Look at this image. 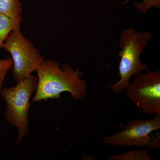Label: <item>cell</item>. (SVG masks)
<instances>
[{
	"mask_svg": "<svg viewBox=\"0 0 160 160\" xmlns=\"http://www.w3.org/2000/svg\"><path fill=\"white\" fill-rule=\"evenodd\" d=\"M133 6L138 12L143 15H146L152 8L160 9V0H143L141 3L135 2Z\"/></svg>",
	"mask_w": 160,
	"mask_h": 160,
	"instance_id": "10",
	"label": "cell"
},
{
	"mask_svg": "<svg viewBox=\"0 0 160 160\" xmlns=\"http://www.w3.org/2000/svg\"><path fill=\"white\" fill-rule=\"evenodd\" d=\"M160 113L148 119L131 120L119 132L103 138L109 146L126 148L134 146L154 149L160 148Z\"/></svg>",
	"mask_w": 160,
	"mask_h": 160,
	"instance_id": "4",
	"label": "cell"
},
{
	"mask_svg": "<svg viewBox=\"0 0 160 160\" xmlns=\"http://www.w3.org/2000/svg\"><path fill=\"white\" fill-rule=\"evenodd\" d=\"M35 71L38 83L32 102L58 99L64 92H69L76 101H82L86 98L87 83L82 78L83 72L79 68L73 69L66 64L60 66L55 60L48 59Z\"/></svg>",
	"mask_w": 160,
	"mask_h": 160,
	"instance_id": "1",
	"label": "cell"
},
{
	"mask_svg": "<svg viewBox=\"0 0 160 160\" xmlns=\"http://www.w3.org/2000/svg\"><path fill=\"white\" fill-rule=\"evenodd\" d=\"M22 12L20 0H0V13L21 24Z\"/></svg>",
	"mask_w": 160,
	"mask_h": 160,
	"instance_id": "7",
	"label": "cell"
},
{
	"mask_svg": "<svg viewBox=\"0 0 160 160\" xmlns=\"http://www.w3.org/2000/svg\"><path fill=\"white\" fill-rule=\"evenodd\" d=\"M109 160H151L148 149L141 148L136 150H130L117 155L109 156Z\"/></svg>",
	"mask_w": 160,
	"mask_h": 160,
	"instance_id": "8",
	"label": "cell"
},
{
	"mask_svg": "<svg viewBox=\"0 0 160 160\" xmlns=\"http://www.w3.org/2000/svg\"><path fill=\"white\" fill-rule=\"evenodd\" d=\"M13 65L11 58L0 59V92L2 89L3 82L8 73Z\"/></svg>",
	"mask_w": 160,
	"mask_h": 160,
	"instance_id": "11",
	"label": "cell"
},
{
	"mask_svg": "<svg viewBox=\"0 0 160 160\" xmlns=\"http://www.w3.org/2000/svg\"><path fill=\"white\" fill-rule=\"evenodd\" d=\"M152 37L149 32H140L132 28L124 29L121 32L119 45L121 50L118 53L121 58L118 68L120 79L109 86L114 93L125 91L132 77L148 70L149 66L142 62L140 57Z\"/></svg>",
	"mask_w": 160,
	"mask_h": 160,
	"instance_id": "2",
	"label": "cell"
},
{
	"mask_svg": "<svg viewBox=\"0 0 160 160\" xmlns=\"http://www.w3.org/2000/svg\"><path fill=\"white\" fill-rule=\"evenodd\" d=\"M2 48L11 54L12 74L17 83L30 75L45 61L31 41L21 32L20 27L9 33Z\"/></svg>",
	"mask_w": 160,
	"mask_h": 160,
	"instance_id": "5",
	"label": "cell"
},
{
	"mask_svg": "<svg viewBox=\"0 0 160 160\" xmlns=\"http://www.w3.org/2000/svg\"><path fill=\"white\" fill-rule=\"evenodd\" d=\"M38 83V78L31 74L16 86L5 87L0 92L6 104L4 116L6 122L18 129L16 145L29 133V100L36 91Z\"/></svg>",
	"mask_w": 160,
	"mask_h": 160,
	"instance_id": "3",
	"label": "cell"
},
{
	"mask_svg": "<svg viewBox=\"0 0 160 160\" xmlns=\"http://www.w3.org/2000/svg\"><path fill=\"white\" fill-rule=\"evenodd\" d=\"M20 24L0 13V49L4 41L12 31L20 28Z\"/></svg>",
	"mask_w": 160,
	"mask_h": 160,
	"instance_id": "9",
	"label": "cell"
},
{
	"mask_svg": "<svg viewBox=\"0 0 160 160\" xmlns=\"http://www.w3.org/2000/svg\"><path fill=\"white\" fill-rule=\"evenodd\" d=\"M126 93L140 111L146 115L160 113V71L147 70L134 76Z\"/></svg>",
	"mask_w": 160,
	"mask_h": 160,
	"instance_id": "6",
	"label": "cell"
}]
</instances>
